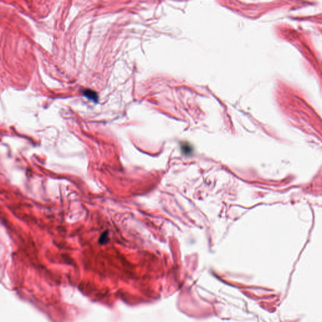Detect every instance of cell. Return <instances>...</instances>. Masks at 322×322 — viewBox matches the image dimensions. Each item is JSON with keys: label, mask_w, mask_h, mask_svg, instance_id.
Wrapping results in <instances>:
<instances>
[{"label": "cell", "mask_w": 322, "mask_h": 322, "mask_svg": "<svg viewBox=\"0 0 322 322\" xmlns=\"http://www.w3.org/2000/svg\"><path fill=\"white\" fill-rule=\"evenodd\" d=\"M82 94H83L84 96L87 98L93 101V102H98V94L96 93L95 91L89 89H86L82 91Z\"/></svg>", "instance_id": "1"}, {"label": "cell", "mask_w": 322, "mask_h": 322, "mask_svg": "<svg viewBox=\"0 0 322 322\" xmlns=\"http://www.w3.org/2000/svg\"><path fill=\"white\" fill-rule=\"evenodd\" d=\"M181 149L183 151V152L185 154H190L191 152V147H190V145L188 144H184L182 145L181 146Z\"/></svg>", "instance_id": "3"}, {"label": "cell", "mask_w": 322, "mask_h": 322, "mask_svg": "<svg viewBox=\"0 0 322 322\" xmlns=\"http://www.w3.org/2000/svg\"><path fill=\"white\" fill-rule=\"evenodd\" d=\"M108 241V232H104L99 238V242L101 244H104Z\"/></svg>", "instance_id": "2"}]
</instances>
